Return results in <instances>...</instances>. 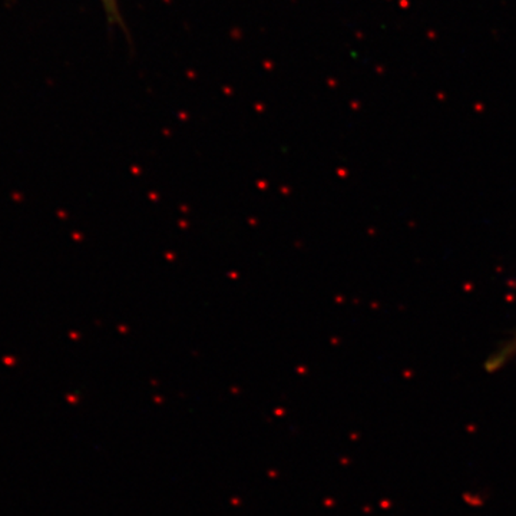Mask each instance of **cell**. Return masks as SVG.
<instances>
[{
    "label": "cell",
    "mask_w": 516,
    "mask_h": 516,
    "mask_svg": "<svg viewBox=\"0 0 516 516\" xmlns=\"http://www.w3.org/2000/svg\"><path fill=\"white\" fill-rule=\"evenodd\" d=\"M516 356V332L502 344L499 348L492 355L486 363V369L490 371H495L505 366Z\"/></svg>",
    "instance_id": "cell-1"
},
{
    "label": "cell",
    "mask_w": 516,
    "mask_h": 516,
    "mask_svg": "<svg viewBox=\"0 0 516 516\" xmlns=\"http://www.w3.org/2000/svg\"><path fill=\"white\" fill-rule=\"evenodd\" d=\"M106 13L112 20H118V6H116V0H102Z\"/></svg>",
    "instance_id": "cell-2"
}]
</instances>
